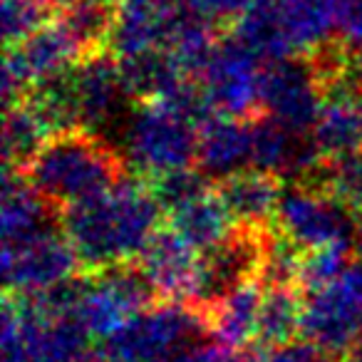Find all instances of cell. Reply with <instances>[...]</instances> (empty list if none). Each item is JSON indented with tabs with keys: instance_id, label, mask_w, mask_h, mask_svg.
<instances>
[{
	"instance_id": "obj_13",
	"label": "cell",
	"mask_w": 362,
	"mask_h": 362,
	"mask_svg": "<svg viewBox=\"0 0 362 362\" xmlns=\"http://www.w3.org/2000/svg\"><path fill=\"white\" fill-rule=\"evenodd\" d=\"M263 256V231L238 228L231 238L199 253V268L189 305L209 313L236 288L256 281Z\"/></svg>"
},
{
	"instance_id": "obj_15",
	"label": "cell",
	"mask_w": 362,
	"mask_h": 362,
	"mask_svg": "<svg viewBox=\"0 0 362 362\" xmlns=\"http://www.w3.org/2000/svg\"><path fill=\"white\" fill-rule=\"evenodd\" d=\"M75 82L82 107V132L102 139V132L119 119L122 105L129 100L119 60L110 50L85 57L75 65Z\"/></svg>"
},
{
	"instance_id": "obj_33",
	"label": "cell",
	"mask_w": 362,
	"mask_h": 362,
	"mask_svg": "<svg viewBox=\"0 0 362 362\" xmlns=\"http://www.w3.org/2000/svg\"><path fill=\"white\" fill-rule=\"evenodd\" d=\"M251 0H181V11L189 18L204 23L211 30L231 33L238 25L243 16H246Z\"/></svg>"
},
{
	"instance_id": "obj_10",
	"label": "cell",
	"mask_w": 362,
	"mask_h": 362,
	"mask_svg": "<svg viewBox=\"0 0 362 362\" xmlns=\"http://www.w3.org/2000/svg\"><path fill=\"white\" fill-rule=\"evenodd\" d=\"M261 77L263 62L233 33H226L216 42L197 82L214 117L253 119L261 110Z\"/></svg>"
},
{
	"instance_id": "obj_17",
	"label": "cell",
	"mask_w": 362,
	"mask_h": 362,
	"mask_svg": "<svg viewBox=\"0 0 362 362\" xmlns=\"http://www.w3.org/2000/svg\"><path fill=\"white\" fill-rule=\"evenodd\" d=\"M136 266L141 268L161 300L189 303L197 281L199 253L176 231L159 228L136 258Z\"/></svg>"
},
{
	"instance_id": "obj_16",
	"label": "cell",
	"mask_w": 362,
	"mask_h": 362,
	"mask_svg": "<svg viewBox=\"0 0 362 362\" xmlns=\"http://www.w3.org/2000/svg\"><path fill=\"white\" fill-rule=\"evenodd\" d=\"M0 221H3V248L23 246L62 228L60 209L52 206L33 187L25 171L16 169H6Z\"/></svg>"
},
{
	"instance_id": "obj_39",
	"label": "cell",
	"mask_w": 362,
	"mask_h": 362,
	"mask_svg": "<svg viewBox=\"0 0 362 362\" xmlns=\"http://www.w3.org/2000/svg\"><path fill=\"white\" fill-rule=\"evenodd\" d=\"M342 362H362V335L357 337V342L350 347V352L342 357Z\"/></svg>"
},
{
	"instance_id": "obj_21",
	"label": "cell",
	"mask_w": 362,
	"mask_h": 362,
	"mask_svg": "<svg viewBox=\"0 0 362 362\" xmlns=\"http://www.w3.org/2000/svg\"><path fill=\"white\" fill-rule=\"evenodd\" d=\"M124 90L129 100L144 102H164L179 90L189 75L181 70L176 57L169 50H149L139 55L117 57Z\"/></svg>"
},
{
	"instance_id": "obj_29",
	"label": "cell",
	"mask_w": 362,
	"mask_h": 362,
	"mask_svg": "<svg viewBox=\"0 0 362 362\" xmlns=\"http://www.w3.org/2000/svg\"><path fill=\"white\" fill-rule=\"evenodd\" d=\"M211 184L214 181L209 179L199 166L171 171V174H164V176H159V179L149 181L154 199L159 202L161 211H164L166 216H171V214H176L179 209L189 206V204H194L197 199L214 192Z\"/></svg>"
},
{
	"instance_id": "obj_27",
	"label": "cell",
	"mask_w": 362,
	"mask_h": 362,
	"mask_svg": "<svg viewBox=\"0 0 362 362\" xmlns=\"http://www.w3.org/2000/svg\"><path fill=\"white\" fill-rule=\"evenodd\" d=\"M50 139V127L25 102L6 110V122H3V159H6V169L25 171L28 164L40 154V149Z\"/></svg>"
},
{
	"instance_id": "obj_28",
	"label": "cell",
	"mask_w": 362,
	"mask_h": 362,
	"mask_svg": "<svg viewBox=\"0 0 362 362\" xmlns=\"http://www.w3.org/2000/svg\"><path fill=\"white\" fill-rule=\"evenodd\" d=\"M303 256L305 251L271 223L268 228H263V256L256 281L263 288H296L300 278Z\"/></svg>"
},
{
	"instance_id": "obj_14",
	"label": "cell",
	"mask_w": 362,
	"mask_h": 362,
	"mask_svg": "<svg viewBox=\"0 0 362 362\" xmlns=\"http://www.w3.org/2000/svg\"><path fill=\"white\" fill-rule=\"evenodd\" d=\"M80 268V258L62 228L37 241L3 248V278L11 296H37L75 278Z\"/></svg>"
},
{
	"instance_id": "obj_9",
	"label": "cell",
	"mask_w": 362,
	"mask_h": 362,
	"mask_svg": "<svg viewBox=\"0 0 362 362\" xmlns=\"http://www.w3.org/2000/svg\"><path fill=\"white\" fill-rule=\"evenodd\" d=\"M273 226L303 251L350 248L357 214L327 192L286 184Z\"/></svg>"
},
{
	"instance_id": "obj_32",
	"label": "cell",
	"mask_w": 362,
	"mask_h": 362,
	"mask_svg": "<svg viewBox=\"0 0 362 362\" xmlns=\"http://www.w3.org/2000/svg\"><path fill=\"white\" fill-rule=\"evenodd\" d=\"M327 194L340 199L355 214H362V149L327 159Z\"/></svg>"
},
{
	"instance_id": "obj_25",
	"label": "cell",
	"mask_w": 362,
	"mask_h": 362,
	"mask_svg": "<svg viewBox=\"0 0 362 362\" xmlns=\"http://www.w3.org/2000/svg\"><path fill=\"white\" fill-rule=\"evenodd\" d=\"M119 18V0H82L57 16V23L67 30L82 57L110 50L112 33Z\"/></svg>"
},
{
	"instance_id": "obj_34",
	"label": "cell",
	"mask_w": 362,
	"mask_h": 362,
	"mask_svg": "<svg viewBox=\"0 0 362 362\" xmlns=\"http://www.w3.org/2000/svg\"><path fill=\"white\" fill-rule=\"evenodd\" d=\"M337 40L350 50L362 52V0H340Z\"/></svg>"
},
{
	"instance_id": "obj_7",
	"label": "cell",
	"mask_w": 362,
	"mask_h": 362,
	"mask_svg": "<svg viewBox=\"0 0 362 362\" xmlns=\"http://www.w3.org/2000/svg\"><path fill=\"white\" fill-rule=\"evenodd\" d=\"M362 335V261H352L340 281L305 293L300 340L332 360H342Z\"/></svg>"
},
{
	"instance_id": "obj_35",
	"label": "cell",
	"mask_w": 362,
	"mask_h": 362,
	"mask_svg": "<svg viewBox=\"0 0 362 362\" xmlns=\"http://www.w3.org/2000/svg\"><path fill=\"white\" fill-rule=\"evenodd\" d=\"M266 362H337V360L327 357L325 352H320L317 347H313L310 342L296 340V342H291V345L268 350Z\"/></svg>"
},
{
	"instance_id": "obj_19",
	"label": "cell",
	"mask_w": 362,
	"mask_h": 362,
	"mask_svg": "<svg viewBox=\"0 0 362 362\" xmlns=\"http://www.w3.org/2000/svg\"><path fill=\"white\" fill-rule=\"evenodd\" d=\"M283 189H286V184L278 181L276 176L246 169L231 179L221 181L216 187V194L233 216V221L238 223V228L263 231L276 221Z\"/></svg>"
},
{
	"instance_id": "obj_37",
	"label": "cell",
	"mask_w": 362,
	"mask_h": 362,
	"mask_svg": "<svg viewBox=\"0 0 362 362\" xmlns=\"http://www.w3.org/2000/svg\"><path fill=\"white\" fill-rule=\"evenodd\" d=\"M47 8H50L55 16H60L62 11H67V8H72V6H77V3H82V0H42Z\"/></svg>"
},
{
	"instance_id": "obj_8",
	"label": "cell",
	"mask_w": 362,
	"mask_h": 362,
	"mask_svg": "<svg viewBox=\"0 0 362 362\" xmlns=\"http://www.w3.org/2000/svg\"><path fill=\"white\" fill-rule=\"evenodd\" d=\"M156 298L159 296L141 268L136 263H122L100 273H87L75 320L102 342L136 313L159 303Z\"/></svg>"
},
{
	"instance_id": "obj_30",
	"label": "cell",
	"mask_w": 362,
	"mask_h": 362,
	"mask_svg": "<svg viewBox=\"0 0 362 362\" xmlns=\"http://www.w3.org/2000/svg\"><path fill=\"white\" fill-rule=\"evenodd\" d=\"M55 13L42 0H3V37L8 47H16L37 30L55 21Z\"/></svg>"
},
{
	"instance_id": "obj_23",
	"label": "cell",
	"mask_w": 362,
	"mask_h": 362,
	"mask_svg": "<svg viewBox=\"0 0 362 362\" xmlns=\"http://www.w3.org/2000/svg\"><path fill=\"white\" fill-rule=\"evenodd\" d=\"M169 228L179 233L197 253H206L231 238L238 223L218 199L216 189L169 216Z\"/></svg>"
},
{
	"instance_id": "obj_38",
	"label": "cell",
	"mask_w": 362,
	"mask_h": 362,
	"mask_svg": "<svg viewBox=\"0 0 362 362\" xmlns=\"http://www.w3.org/2000/svg\"><path fill=\"white\" fill-rule=\"evenodd\" d=\"M352 251H355L357 261H362V214H357V228H355V238H352Z\"/></svg>"
},
{
	"instance_id": "obj_22",
	"label": "cell",
	"mask_w": 362,
	"mask_h": 362,
	"mask_svg": "<svg viewBox=\"0 0 362 362\" xmlns=\"http://www.w3.org/2000/svg\"><path fill=\"white\" fill-rule=\"evenodd\" d=\"M313 141L325 159L355 154L362 149V117L360 100L340 92H325V105L310 132Z\"/></svg>"
},
{
	"instance_id": "obj_5",
	"label": "cell",
	"mask_w": 362,
	"mask_h": 362,
	"mask_svg": "<svg viewBox=\"0 0 362 362\" xmlns=\"http://www.w3.org/2000/svg\"><path fill=\"white\" fill-rule=\"evenodd\" d=\"M119 156L144 181L197 166L199 127L164 102H144L122 122Z\"/></svg>"
},
{
	"instance_id": "obj_6",
	"label": "cell",
	"mask_w": 362,
	"mask_h": 362,
	"mask_svg": "<svg viewBox=\"0 0 362 362\" xmlns=\"http://www.w3.org/2000/svg\"><path fill=\"white\" fill-rule=\"evenodd\" d=\"M3 362H97V340L75 317H45L21 296L3 313Z\"/></svg>"
},
{
	"instance_id": "obj_12",
	"label": "cell",
	"mask_w": 362,
	"mask_h": 362,
	"mask_svg": "<svg viewBox=\"0 0 362 362\" xmlns=\"http://www.w3.org/2000/svg\"><path fill=\"white\" fill-rule=\"evenodd\" d=\"M85 60L57 18L16 47H8L3 62V100L8 107L25 102L28 92L40 82L60 75Z\"/></svg>"
},
{
	"instance_id": "obj_11",
	"label": "cell",
	"mask_w": 362,
	"mask_h": 362,
	"mask_svg": "<svg viewBox=\"0 0 362 362\" xmlns=\"http://www.w3.org/2000/svg\"><path fill=\"white\" fill-rule=\"evenodd\" d=\"M325 105V87L310 57H288L263 65L261 115L283 127L310 134Z\"/></svg>"
},
{
	"instance_id": "obj_20",
	"label": "cell",
	"mask_w": 362,
	"mask_h": 362,
	"mask_svg": "<svg viewBox=\"0 0 362 362\" xmlns=\"http://www.w3.org/2000/svg\"><path fill=\"white\" fill-rule=\"evenodd\" d=\"M263 291L266 288L261 283L251 281L246 286L236 288L233 293H228L223 300H218L206 313L209 335L218 347L233 352L256 345Z\"/></svg>"
},
{
	"instance_id": "obj_18",
	"label": "cell",
	"mask_w": 362,
	"mask_h": 362,
	"mask_svg": "<svg viewBox=\"0 0 362 362\" xmlns=\"http://www.w3.org/2000/svg\"><path fill=\"white\" fill-rule=\"evenodd\" d=\"M197 166L211 181H226L251 169V132L246 119L211 117L199 129Z\"/></svg>"
},
{
	"instance_id": "obj_1",
	"label": "cell",
	"mask_w": 362,
	"mask_h": 362,
	"mask_svg": "<svg viewBox=\"0 0 362 362\" xmlns=\"http://www.w3.org/2000/svg\"><path fill=\"white\" fill-rule=\"evenodd\" d=\"M159 202L149 181L122 176L105 194L62 211V231L80 266L100 273L122 263H136L161 223Z\"/></svg>"
},
{
	"instance_id": "obj_3",
	"label": "cell",
	"mask_w": 362,
	"mask_h": 362,
	"mask_svg": "<svg viewBox=\"0 0 362 362\" xmlns=\"http://www.w3.org/2000/svg\"><path fill=\"white\" fill-rule=\"evenodd\" d=\"M340 0H251L233 35L266 65L310 57L337 37Z\"/></svg>"
},
{
	"instance_id": "obj_4",
	"label": "cell",
	"mask_w": 362,
	"mask_h": 362,
	"mask_svg": "<svg viewBox=\"0 0 362 362\" xmlns=\"http://www.w3.org/2000/svg\"><path fill=\"white\" fill-rule=\"evenodd\" d=\"M209 340L206 313L189 303L161 300L97 342V362H174Z\"/></svg>"
},
{
	"instance_id": "obj_2",
	"label": "cell",
	"mask_w": 362,
	"mask_h": 362,
	"mask_svg": "<svg viewBox=\"0 0 362 362\" xmlns=\"http://www.w3.org/2000/svg\"><path fill=\"white\" fill-rule=\"evenodd\" d=\"M30 184L57 209H70L105 194L124 176L117 149L87 132L57 134L28 164Z\"/></svg>"
},
{
	"instance_id": "obj_36",
	"label": "cell",
	"mask_w": 362,
	"mask_h": 362,
	"mask_svg": "<svg viewBox=\"0 0 362 362\" xmlns=\"http://www.w3.org/2000/svg\"><path fill=\"white\" fill-rule=\"evenodd\" d=\"M221 362H266V350H261L258 345H251L246 350H233L223 352Z\"/></svg>"
},
{
	"instance_id": "obj_40",
	"label": "cell",
	"mask_w": 362,
	"mask_h": 362,
	"mask_svg": "<svg viewBox=\"0 0 362 362\" xmlns=\"http://www.w3.org/2000/svg\"><path fill=\"white\" fill-rule=\"evenodd\" d=\"M360 117H362V100H360Z\"/></svg>"
},
{
	"instance_id": "obj_24",
	"label": "cell",
	"mask_w": 362,
	"mask_h": 362,
	"mask_svg": "<svg viewBox=\"0 0 362 362\" xmlns=\"http://www.w3.org/2000/svg\"><path fill=\"white\" fill-rule=\"evenodd\" d=\"M25 105L33 107L37 117L50 127L52 136L82 132V107L77 95L75 67L33 87L25 97Z\"/></svg>"
},
{
	"instance_id": "obj_31",
	"label": "cell",
	"mask_w": 362,
	"mask_h": 362,
	"mask_svg": "<svg viewBox=\"0 0 362 362\" xmlns=\"http://www.w3.org/2000/svg\"><path fill=\"white\" fill-rule=\"evenodd\" d=\"M350 263H352L350 248H320V251H308L305 256H303L298 286L305 293L330 286V283L340 281V278L345 276Z\"/></svg>"
},
{
	"instance_id": "obj_26",
	"label": "cell",
	"mask_w": 362,
	"mask_h": 362,
	"mask_svg": "<svg viewBox=\"0 0 362 362\" xmlns=\"http://www.w3.org/2000/svg\"><path fill=\"white\" fill-rule=\"evenodd\" d=\"M303 332V298L296 288H266L258 317L256 345L261 350L291 345Z\"/></svg>"
}]
</instances>
